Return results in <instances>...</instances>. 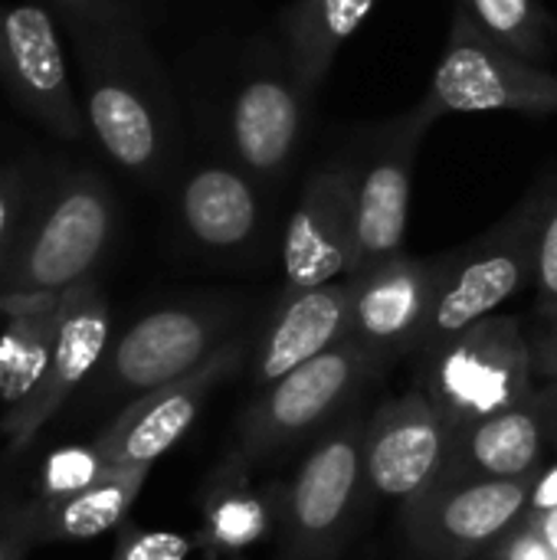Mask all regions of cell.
<instances>
[{"label": "cell", "mask_w": 557, "mask_h": 560, "mask_svg": "<svg viewBox=\"0 0 557 560\" xmlns=\"http://www.w3.org/2000/svg\"><path fill=\"white\" fill-rule=\"evenodd\" d=\"M82 108L102 151L138 180H161L177 151L171 85L128 10L79 16Z\"/></svg>", "instance_id": "6da1fadb"}, {"label": "cell", "mask_w": 557, "mask_h": 560, "mask_svg": "<svg viewBox=\"0 0 557 560\" xmlns=\"http://www.w3.org/2000/svg\"><path fill=\"white\" fill-rule=\"evenodd\" d=\"M118 226V203L95 171H66L36 184L20 236L0 266V295H62L105 259Z\"/></svg>", "instance_id": "7a4b0ae2"}, {"label": "cell", "mask_w": 557, "mask_h": 560, "mask_svg": "<svg viewBox=\"0 0 557 560\" xmlns=\"http://www.w3.org/2000/svg\"><path fill=\"white\" fill-rule=\"evenodd\" d=\"M552 184L542 180L509 217L489 226L473 243L440 256V285L417 354L427 358L469 325L496 315L529 279H535L538 236L552 200Z\"/></svg>", "instance_id": "3957f363"}, {"label": "cell", "mask_w": 557, "mask_h": 560, "mask_svg": "<svg viewBox=\"0 0 557 560\" xmlns=\"http://www.w3.org/2000/svg\"><path fill=\"white\" fill-rule=\"evenodd\" d=\"M423 364V387L450 430H463L535 397V348L512 315H489L469 325L427 354Z\"/></svg>", "instance_id": "277c9868"}, {"label": "cell", "mask_w": 557, "mask_h": 560, "mask_svg": "<svg viewBox=\"0 0 557 560\" xmlns=\"http://www.w3.org/2000/svg\"><path fill=\"white\" fill-rule=\"evenodd\" d=\"M420 108L433 121L456 112L557 115V72L506 49L453 7L450 39Z\"/></svg>", "instance_id": "5b68a950"}, {"label": "cell", "mask_w": 557, "mask_h": 560, "mask_svg": "<svg viewBox=\"0 0 557 560\" xmlns=\"http://www.w3.org/2000/svg\"><path fill=\"white\" fill-rule=\"evenodd\" d=\"M236 305L220 299L174 302L141 315L102 358L98 397H141L194 374L233 338Z\"/></svg>", "instance_id": "8992f818"}, {"label": "cell", "mask_w": 557, "mask_h": 560, "mask_svg": "<svg viewBox=\"0 0 557 560\" xmlns=\"http://www.w3.org/2000/svg\"><path fill=\"white\" fill-rule=\"evenodd\" d=\"M384 361L378 354L361 348L355 338H345L341 345L328 348L292 374L272 381L243 413L236 433V456L246 466H256L276 456L279 450L305 440L335 413H341L358 394V387Z\"/></svg>", "instance_id": "52a82bcc"}, {"label": "cell", "mask_w": 557, "mask_h": 560, "mask_svg": "<svg viewBox=\"0 0 557 560\" xmlns=\"http://www.w3.org/2000/svg\"><path fill=\"white\" fill-rule=\"evenodd\" d=\"M364 423L348 417L305 456L279 505L286 560H328L345 541L364 482Z\"/></svg>", "instance_id": "ba28073f"}, {"label": "cell", "mask_w": 557, "mask_h": 560, "mask_svg": "<svg viewBox=\"0 0 557 560\" xmlns=\"http://www.w3.org/2000/svg\"><path fill=\"white\" fill-rule=\"evenodd\" d=\"M430 125L433 118L414 105L401 118L374 128L368 154L355 164L351 276L404 253L414 164Z\"/></svg>", "instance_id": "9c48e42d"}, {"label": "cell", "mask_w": 557, "mask_h": 560, "mask_svg": "<svg viewBox=\"0 0 557 560\" xmlns=\"http://www.w3.org/2000/svg\"><path fill=\"white\" fill-rule=\"evenodd\" d=\"M0 82L13 105L56 138H82L85 108L76 98L56 23L39 3L0 7Z\"/></svg>", "instance_id": "30bf717a"}, {"label": "cell", "mask_w": 557, "mask_h": 560, "mask_svg": "<svg viewBox=\"0 0 557 560\" xmlns=\"http://www.w3.org/2000/svg\"><path fill=\"white\" fill-rule=\"evenodd\" d=\"M250 354H253L250 338H230L194 374L171 381L158 390H148L135 397L128 407H121L118 417L95 436L112 469L154 466L174 443L187 436V430L200 417L204 400L227 377H233L246 364Z\"/></svg>", "instance_id": "8fae6325"}, {"label": "cell", "mask_w": 557, "mask_h": 560, "mask_svg": "<svg viewBox=\"0 0 557 560\" xmlns=\"http://www.w3.org/2000/svg\"><path fill=\"white\" fill-rule=\"evenodd\" d=\"M535 476L437 482L407 502V532L437 560H469L499 541L529 509Z\"/></svg>", "instance_id": "7c38bea8"}, {"label": "cell", "mask_w": 557, "mask_h": 560, "mask_svg": "<svg viewBox=\"0 0 557 560\" xmlns=\"http://www.w3.org/2000/svg\"><path fill=\"white\" fill-rule=\"evenodd\" d=\"M309 98L299 89L286 52L266 49L230 102V148L233 161L246 167L263 187H279L299 154Z\"/></svg>", "instance_id": "4fadbf2b"}, {"label": "cell", "mask_w": 557, "mask_h": 560, "mask_svg": "<svg viewBox=\"0 0 557 560\" xmlns=\"http://www.w3.org/2000/svg\"><path fill=\"white\" fill-rule=\"evenodd\" d=\"M453 450V430L427 387L384 404L364 430V482L374 495L414 502L430 492Z\"/></svg>", "instance_id": "5bb4252c"}, {"label": "cell", "mask_w": 557, "mask_h": 560, "mask_svg": "<svg viewBox=\"0 0 557 560\" xmlns=\"http://www.w3.org/2000/svg\"><path fill=\"white\" fill-rule=\"evenodd\" d=\"M108 335L112 308L95 276L66 289L59 302V331L53 358L36 394L20 410L0 417V436L7 440L10 453L26 450L36 433L66 407V400L89 381V374L102 364L108 351Z\"/></svg>", "instance_id": "9a60e30c"}, {"label": "cell", "mask_w": 557, "mask_h": 560, "mask_svg": "<svg viewBox=\"0 0 557 560\" xmlns=\"http://www.w3.org/2000/svg\"><path fill=\"white\" fill-rule=\"evenodd\" d=\"M355 256V164L309 174L282 230V292L318 289L351 276Z\"/></svg>", "instance_id": "2e32d148"}, {"label": "cell", "mask_w": 557, "mask_h": 560, "mask_svg": "<svg viewBox=\"0 0 557 560\" xmlns=\"http://www.w3.org/2000/svg\"><path fill=\"white\" fill-rule=\"evenodd\" d=\"M443 259H417L397 253L351 279V338L378 354L381 361L394 354H417L420 335L427 328L433 295L440 285Z\"/></svg>", "instance_id": "e0dca14e"}, {"label": "cell", "mask_w": 557, "mask_h": 560, "mask_svg": "<svg viewBox=\"0 0 557 560\" xmlns=\"http://www.w3.org/2000/svg\"><path fill=\"white\" fill-rule=\"evenodd\" d=\"M177 217L194 246L210 256H246L259 249L269 203L266 187L236 161L194 167L177 190Z\"/></svg>", "instance_id": "ac0fdd59"}, {"label": "cell", "mask_w": 557, "mask_h": 560, "mask_svg": "<svg viewBox=\"0 0 557 560\" xmlns=\"http://www.w3.org/2000/svg\"><path fill=\"white\" fill-rule=\"evenodd\" d=\"M351 338V279L282 292L253 345V384L263 390Z\"/></svg>", "instance_id": "d6986e66"}, {"label": "cell", "mask_w": 557, "mask_h": 560, "mask_svg": "<svg viewBox=\"0 0 557 560\" xmlns=\"http://www.w3.org/2000/svg\"><path fill=\"white\" fill-rule=\"evenodd\" d=\"M545 413L538 390L532 400L453 430L450 463L440 482L460 479H525L542 469L545 453Z\"/></svg>", "instance_id": "ffe728a7"}, {"label": "cell", "mask_w": 557, "mask_h": 560, "mask_svg": "<svg viewBox=\"0 0 557 560\" xmlns=\"http://www.w3.org/2000/svg\"><path fill=\"white\" fill-rule=\"evenodd\" d=\"M374 3L378 0H292L279 13L282 52L309 102L322 92L338 49L371 16Z\"/></svg>", "instance_id": "44dd1931"}, {"label": "cell", "mask_w": 557, "mask_h": 560, "mask_svg": "<svg viewBox=\"0 0 557 560\" xmlns=\"http://www.w3.org/2000/svg\"><path fill=\"white\" fill-rule=\"evenodd\" d=\"M59 302L62 295L33 292V295H0V404L3 413L20 410L39 387L56 331H59Z\"/></svg>", "instance_id": "7402d4cb"}, {"label": "cell", "mask_w": 557, "mask_h": 560, "mask_svg": "<svg viewBox=\"0 0 557 560\" xmlns=\"http://www.w3.org/2000/svg\"><path fill=\"white\" fill-rule=\"evenodd\" d=\"M276 509L253 489L250 466L240 456H230L217 469L204 495V525H200V548L213 558H240L243 551L256 548L272 532Z\"/></svg>", "instance_id": "603a6c76"}, {"label": "cell", "mask_w": 557, "mask_h": 560, "mask_svg": "<svg viewBox=\"0 0 557 560\" xmlns=\"http://www.w3.org/2000/svg\"><path fill=\"white\" fill-rule=\"evenodd\" d=\"M151 466L135 469H112L89 489L53 502V505H33V528L36 545H66V541H92L98 535H108L125 525Z\"/></svg>", "instance_id": "cb8c5ba5"}, {"label": "cell", "mask_w": 557, "mask_h": 560, "mask_svg": "<svg viewBox=\"0 0 557 560\" xmlns=\"http://www.w3.org/2000/svg\"><path fill=\"white\" fill-rule=\"evenodd\" d=\"M463 13H469L496 43L525 56L529 62L545 66L555 39V23L538 0H453Z\"/></svg>", "instance_id": "d4e9b609"}, {"label": "cell", "mask_w": 557, "mask_h": 560, "mask_svg": "<svg viewBox=\"0 0 557 560\" xmlns=\"http://www.w3.org/2000/svg\"><path fill=\"white\" fill-rule=\"evenodd\" d=\"M108 472H112V463L105 459V453L95 440L62 446V450H53L39 463L26 499L33 505H53V502H62V499L89 489L92 482H98Z\"/></svg>", "instance_id": "484cf974"}, {"label": "cell", "mask_w": 557, "mask_h": 560, "mask_svg": "<svg viewBox=\"0 0 557 560\" xmlns=\"http://www.w3.org/2000/svg\"><path fill=\"white\" fill-rule=\"evenodd\" d=\"M194 551V541L177 532H154V528H138L125 522L118 528L115 548L108 560H187Z\"/></svg>", "instance_id": "4316f807"}, {"label": "cell", "mask_w": 557, "mask_h": 560, "mask_svg": "<svg viewBox=\"0 0 557 560\" xmlns=\"http://www.w3.org/2000/svg\"><path fill=\"white\" fill-rule=\"evenodd\" d=\"M33 190L36 184L30 180V174L16 164H3L0 167V266L3 259L10 256L16 236H20V226H23V217L30 210V200H33Z\"/></svg>", "instance_id": "83f0119b"}, {"label": "cell", "mask_w": 557, "mask_h": 560, "mask_svg": "<svg viewBox=\"0 0 557 560\" xmlns=\"http://www.w3.org/2000/svg\"><path fill=\"white\" fill-rule=\"evenodd\" d=\"M535 289H538V305L545 318H557V177L552 184V200L548 213L542 223L538 236V256H535Z\"/></svg>", "instance_id": "f1b7e54d"}, {"label": "cell", "mask_w": 557, "mask_h": 560, "mask_svg": "<svg viewBox=\"0 0 557 560\" xmlns=\"http://www.w3.org/2000/svg\"><path fill=\"white\" fill-rule=\"evenodd\" d=\"M36 548L33 509L26 499L0 495V560H26Z\"/></svg>", "instance_id": "f546056e"}, {"label": "cell", "mask_w": 557, "mask_h": 560, "mask_svg": "<svg viewBox=\"0 0 557 560\" xmlns=\"http://www.w3.org/2000/svg\"><path fill=\"white\" fill-rule=\"evenodd\" d=\"M486 560H557V551L529 525V522H515L499 541H492L486 551Z\"/></svg>", "instance_id": "4dcf8cb0"}, {"label": "cell", "mask_w": 557, "mask_h": 560, "mask_svg": "<svg viewBox=\"0 0 557 560\" xmlns=\"http://www.w3.org/2000/svg\"><path fill=\"white\" fill-rule=\"evenodd\" d=\"M545 512H557V463L535 472L529 509H525V515H545Z\"/></svg>", "instance_id": "1f68e13d"}, {"label": "cell", "mask_w": 557, "mask_h": 560, "mask_svg": "<svg viewBox=\"0 0 557 560\" xmlns=\"http://www.w3.org/2000/svg\"><path fill=\"white\" fill-rule=\"evenodd\" d=\"M535 348V374L542 381H555L557 377V318H552L548 331L532 345Z\"/></svg>", "instance_id": "d6a6232c"}, {"label": "cell", "mask_w": 557, "mask_h": 560, "mask_svg": "<svg viewBox=\"0 0 557 560\" xmlns=\"http://www.w3.org/2000/svg\"><path fill=\"white\" fill-rule=\"evenodd\" d=\"M69 10H76L79 16H102V13H112V10H125L118 7V0H56Z\"/></svg>", "instance_id": "836d02e7"}, {"label": "cell", "mask_w": 557, "mask_h": 560, "mask_svg": "<svg viewBox=\"0 0 557 560\" xmlns=\"http://www.w3.org/2000/svg\"><path fill=\"white\" fill-rule=\"evenodd\" d=\"M538 404H542V413H545V427H548V436L557 440V377L548 381L545 390H538Z\"/></svg>", "instance_id": "e575fe53"}, {"label": "cell", "mask_w": 557, "mask_h": 560, "mask_svg": "<svg viewBox=\"0 0 557 560\" xmlns=\"http://www.w3.org/2000/svg\"><path fill=\"white\" fill-rule=\"evenodd\" d=\"M522 522H529L552 548L557 551V512H545V515H522Z\"/></svg>", "instance_id": "d590c367"}]
</instances>
